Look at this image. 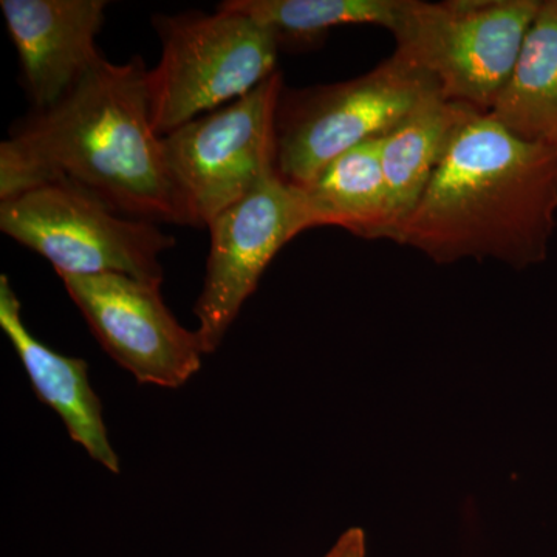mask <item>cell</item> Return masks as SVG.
<instances>
[{
  "mask_svg": "<svg viewBox=\"0 0 557 557\" xmlns=\"http://www.w3.org/2000/svg\"><path fill=\"white\" fill-rule=\"evenodd\" d=\"M281 72L239 100L163 137L164 157L194 228L248 196L274 170Z\"/></svg>",
  "mask_w": 557,
  "mask_h": 557,
  "instance_id": "7",
  "label": "cell"
},
{
  "mask_svg": "<svg viewBox=\"0 0 557 557\" xmlns=\"http://www.w3.org/2000/svg\"><path fill=\"white\" fill-rule=\"evenodd\" d=\"M61 278L100 346L139 384L177 388L199 372V335L168 309L159 282L113 273Z\"/></svg>",
  "mask_w": 557,
  "mask_h": 557,
  "instance_id": "9",
  "label": "cell"
},
{
  "mask_svg": "<svg viewBox=\"0 0 557 557\" xmlns=\"http://www.w3.org/2000/svg\"><path fill=\"white\" fill-rule=\"evenodd\" d=\"M544 0H409L395 53L437 83L445 100L490 113Z\"/></svg>",
  "mask_w": 557,
  "mask_h": 557,
  "instance_id": "6",
  "label": "cell"
},
{
  "mask_svg": "<svg viewBox=\"0 0 557 557\" xmlns=\"http://www.w3.org/2000/svg\"><path fill=\"white\" fill-rule=\"evenodd\" d=\"M108 5L106 0L0 2L33 110L60 102L104 60L97 38Z\"/></svg>",
  "mask_w": 557,
  "mask_h": 557,
  "instance_id": "10",
  "label": "cell"
},
{
  "mask_svg": "<svg viewBox=\"0 0 557 557\" xmlns=\"http://www.w3.org/2000/svg\"><path fill=\"white\" fill-rule=\"evenodd\" d=\"M409 0H226V7L248 14L270 28L278 47L314 42L339 25H379L398 30Z\"/></svg>",
  "mask_w": 557,
  "mask_h": 557,
  "instance_id": "15",
  "label": "cell"
},
{
  "mask_svg": "<svg viewBox=\"0 0 557 557\" xmlns=\"http://www.w3.org/2000/svg\"><path fill=\"white\" fill-rule=\"evenodd\" d=\"M0 231L49 260L60 277L113 273L161 284L160 256L175 245L159 223L121 214L65 180L0 201Z\"/></svg>",
  "mask_w": 557,
  "mask_h": 557,
  "instance_id": "4",
  "label": "cell"
},
{
  "mask_svg": "<svg viewBox=\"0 0 557 557\" xmlns=\"http://www.w3.org/2000/svg\"><path fill=\"white\" fill-rule=\"evenodd\" d=\"M0 327L16 350L33 391L58 413L70 438L91 460L120 474V457L110 443L100 397L90 386L89 366L84 359L51 350L32 335L22 319L21 300L5 274L0 276Z\"/></svg>",
  "mask_w": 557,
  "mask_h": 557,
  "instance_id": "11",
  "label": "cell"
},
{
  "mask_svg": "<svg viewBox=\"0 0 557 557\" xmlns=\"http://www.w3.org/2000/svg\"><path fill=\"white\" fill-rule=\"evenodd\" d=\"M438 94L432 76L397 53L357 79L288 97L282 91L274 170L289 185L307 188L333 160L361 143L384 137Z\"/></svg>",
  "mask_w": 557,
  "mask_h": 557,
  "instance_id": "5",
  "label": "cell"
},
{
  "mask_svg": "<svg viewBox=\"0 0 557 557\" xmlns=\"http://www.w3.org/2000/svg\"><path fill=\"white\" fill-rule=\"evenodd\" d=\"M53 180L89 190L129 218L193 226L150 113L139 57L102 60L67 97L33 110L0 145V201Z\"/></svg>",
  "mask_w": 557,
  "mask_h": 557,
  "instance_id": "1",
  "label": "cell"
},
{
  "mask_svg": "<svg viewBox=\"0 0 557 557\" xmlns=\"http://www.w3.org/2000/svg\"><path fill=\"white\" fill-rule=\"evenodd\" d=\"M366 534L361 528H350L322 557H366Z\"/></svg>",
  "mask_w": 557,
  "mask_h": 557,
  "instance_id": "16",
  "label": "cell"
},
{
  "mask_svg": "<svg viewBox=\"0 0 557 557\" xmlns=\"http://www.w3.org/2000/svg\"><path fill=\"white\" fill-rule=\"evenodd\" d=\"M557 223V148L523 141L490 113L463 127L392 242L438 263L547 259Z\"/></svg>",
  "mask_w": 557,
  "mask_h": 557,
  "instance_id": "2",
  "label": "cell"
},
{
  "mask_svg": "<svg viewBox=\"0 0 557 557\" xmlns=\"http://www.w3.org/2000/svg\"><path fill=\"white\" fill-rule=\"evenodd\" d=\"M314 228L306 193L273 171L208 225L211 247L203 287L194 306L205 355H212L258 289L278 251Z\"/></svg>",
  "mask_w": 557,
  "mask_h": 557,
  "instance_id": "8",
  "label": "cell"
},
{
  "mask_svg": "<svg viewBox=\"0 0 557 557\" xmlns=\"http://www.w3.org/2000/svg\"><path fill=\"white\" fill-rule=\"evenodd\" d=\"M479 113L483 112L434 95L381 138V161L387 185L388 240L394 239L423 197L458 132Z\"/></svg>",
  "mask_w": 557,
  "mask_h": 557,
  "instance_id": "12",
  "label": "cell"
},
{
  "mask_svg": "<svg viewBox=\"0 0 557 557\" xmlns=\"http://www.w3.org/2000/svg\"><path fill=\"white\" fill-rule=\"evenodd\" d=\"M381 138L347 150L311 185L300 188L309 201L314 228L339 226L364 239H387L388 201Z\"/></svg>",
  "mask_w": 557,
  "mask_h": 557,
  "instance_id": "14",
  "label": "cell"
},
{
  "mask_svg": "<svg viewBox=\"0 0 557 557\" xmlns=\"http://www.w3.org/2000/svg\"><path fill=\"white\" fill-rule=\"evenodd\" d=\"M490 115L509 134L557 148V0H544Z\"/></svg>",
  "mask_w": 557,
  "mask_h": 557,
  "instance_id": "13",
  "label": "cell"
},
{
  "mask_svg": "<svg viewBox=\"0 0 557 557\" xmlns=\"http://www.w3.org/2000/svg\"><path fill=\"white\" fill-rule=\"evenodd\" d=\"M153 25L161 58L149 70V98L160 137L239 100L277 72L274 33L223 2L211 14H157Z\"/></svg>",
  "mask_w": 557,
  "mask_h": 557,
  "instance_id": "3",
  "label": "cell"
}]
</instances>
